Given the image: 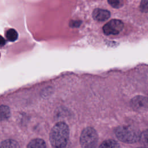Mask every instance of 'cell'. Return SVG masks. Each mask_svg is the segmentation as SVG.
I'll list each match as a JSON object with an SVG mask.
<instances>
[{
  "instance_id": "6da1fadb",
  "label": "cell",
  "mask_w": 148,
  "mask_h": 148,
  "mask_svg": "<svg viewBox=\"0 0 148 148\" xmlns=\"http://www.w3.org/2000/svg\"><path fill=\"white\" fill-rule=\"evenodd\" d=\"M69 136L68 125L63 121H59L53 127L50 132V142L53 148H65L68 143Z\"/></svg>"
},
{
  "instance_id": "7a4b0ae2",
  "label": "cell",
  "mask_w": 148,
  "mask_h": 148,
  "mask_svg": "<svg viewBox=\"0 0 148 148\" xmlns=\"http://www.w3.org/2000/svg\"><path fill=\"white\" fill-rule=\"evenodd\" d=\"M115 134L120 141L127 143H134L139 141L141 133L134 126L123 125L116 128Z\"/></svg>"
},
{
  "instance_id": "3957f363",
  "label": "cell",
  "mask_w": 148,
  "mask_h": 148,
  "mask_svg": "<svg viewBox=\"0 0 148 148\" xmlns=\"http://www.w3.org/2000/svg\"><path fill=\"white\" fill-rule=\"evenodd\" d=\"M98 136L95 130L91 127H87L83 130L80 143L82 148H97Z\"/></svg>"
},
{
  "instance_id": "277c9868",
  "label": "cell",
  "mask_w": 148,
  "mask_h": 148,
  "mask_svg": "<svg viewBox=\"0 0 148 148\" xmlns=\"http://www.w3.org/2000/svg\"><path fill=\"white\" fill-rule=\"evenodd\" d=\"M124 28V23L119 19H112L103 27V32L106 35H117Z\"/></svg>"
},
{
  "instance_id": "5b68a950",
  "label": "cell",
  "mask_w": 148,
  "mask_h": 148,
  "mask_svg": "<svg viewBox=\"0 0 148 148\" xmlns=\"http://www.w3.org/2000/svg\"><path fill=\"white\" fill-rule=\"evenodd\" d=\"M131 106L134 109L138 111H143L147 106V98L143 96H136L131 100Z\"/></svg>"
},
{
  "instance_id": "8992f818",
  "label": "cell",
  "mask_w": 148,
  "mask_h": 148,
  "mask_svg": "<svg viewBox=\"0 0 148 148\" xmlns=\"http://www.w3.org/2000/svg\"><path fill=\"white\" fill-rule=\"evenodd\" d=\"M92 17L94 20L98 21H105L110 17V13L109 10L97 8L92 12Z\"/></svg>"
},
{
  "instance_id": "52a82bcc",
  "label": "cell",
  "mask_w": 148,
  "mask_h": 148,
  "mask_svg": "<svg viewBox=\"0 0 148 148\" xmlns=\"http://www.w3.org/2000/svg\"><path fill=\"white\" fill-rule=\"evenodd\" d=\"M27 148H46L45 142L39 138L31 140L27 145Z\"/></svg>"
},
{
  "instance_id": "ba28073f",
  "label": "cell",
  "mask_w": 148,
  "mask_h": 148,
  "mask_svg": "<svg viewBox=\"0 0 148 148\" xmlns=\"http://www.w3.org/2000/svg\"><path fill=\"white\" fill-rule=\"evenodd\" d=\"M10 116V110L6 105H0V120L4 121L8 120Z\"/></svg>"
},
{
  "instance_id": "9c48e42d",
  "label": "cell",
  "mask_w": 148,
  "mask_h": 148,
  "mask_svg": "<svg viewBox=\"0 0 148 148\" xmlns=\"http://www.w3.org/2000/svg\"><path fill=\"white\" fill-rule=\"evenodd\" d=\"M1 148H20L18 142L13 139H9L2 142L0 145Z\"/></svg>"
},
{
  "instance_id": "30bf717a",
  "label": "cell",
  "mask_w": 148,
  "mask_h": 148,
  "mask_svg": "<svg viewBox=\"0 0 148 148\" xmlns=\"http://www.w3.org/2000/svg\"><path fill=\"white\" fill-rule=\"evenodd\" d=\"M98 148H119V145L114 140L107 139L104 140Z\"/></svg>"
},
{
  "instance_id": "8fae6325",
  "label": "cell",
  "mask_w": 148,
  "mask_h": 148,
  "mask_svg": "<svg viewBox=\"0 0 148 148\" xmlns=\"http://www.w3.org/2000/svg\"><path fill=\"white\" fill-rule=\"evenodd\" d=\"M18 36V35L17 32L13 28L9 29L6 32V37L9 41L14 42L17 39Z\"/></svg>"
},
{
  "instance_id": "7c38bea8",
  "label": "cell",
  "mask_w": 148,
  "mask_h": 148,
  "mask_svg": "<svg viewBox=\"0 0 148 148\" xmlns=\"http://www.w3.org/2000/svg\"><path fill=\"white\" fill-rule=\"evenodd\" d=\"M108 3L114 8H119L123 5L121 0H108Z\"/></svg>"
},
{
  "instance_id": "4fadbf2b",
  "label": "cell",
  "mask_w": 148,
  "mask_h": 148,
  "mask_svg": "<svg viewBox=\"0 0 148 148\" xmlns=\"http://www.w3.org/2000/svg\"><path fill=\"white\" fill-rule=\"evenodd\" d=\"M140 9L142 12L147 13L148 10V0H142L140 3Z\"/></svg>"
},
{
  "instance_id": "5bb4252c",
  "label": "cell",
  "mask_w": 148,
  "mask_h": 148,
  "mask_svg": "<svg viewBox=\"0 0 148 148\" xmlns=\"http://www.w3.org/2000/svg\"><path fill=\"white\" fill-rule=\"evenodd\" d=\"M5 39L2 36L0 35V46L1 47L5 45Z\"/></svg>"
},
{
  "instance_id": "9a60e30c",
  "label": "cell",
  "mask_w": 148,
  "mask_h": 148,
  "mask_svg": "<svg viewBox=\"0 0 148 148\" xmlns=\"http://www.w3.org/2000/svg\"><path fill=\"white\" fill-rule=\"evenodd\" d=\"M137 148H146L145 147H137Z\"/></svg>"
},
{
  "instance_id": "2e32d148",
  "label": "cell",
  "mask_w": 148,
  "mask_h": 148,
  "mask_svg": "<svg viewBox=\"0 0 148 148\" xmlns=\"http://www.w3.org/2000/svg\"><path fill=\"white\" fill-rule=\"evenodd\" d=\"M0 57H1V55H0Z\"/></svg>"
},
{
  "instance_id": "e0dca14e",
  "label": "cell",
  "mask_w": 148,
  "mask_h": 148,
  "mask_svg": "<svg viewBox=\"0 0 148 148\" xmlns=\"http://www.w3.org/2000/svg\"><path fill=\"white\" fill-rule=\"evenodd\" d=\"M0 148H1V147H0Z\"/></svg>"
}]
</instances>
